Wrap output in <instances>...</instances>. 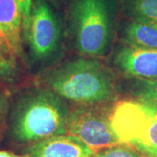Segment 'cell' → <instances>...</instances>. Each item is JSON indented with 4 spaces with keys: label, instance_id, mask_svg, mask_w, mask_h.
<instances>
[{
    "label": "cell",
    "instance_id": "obj_11",
    "mask_svg": "<svg viewBox=\"0 0 157 157\" xmlns=\"http://www.w3.org/2000/svg\"><path fill=\"white\" fill-rule=\"evenodd\" d=\"M118 3L128 20L157 28V0H118Z\"/></svg>",
    "mask_w": 157,
    "mask_h": 157
},
{
    "label": "cell",
    "instance_id": "obj_18",
    "mask_svg": "<svg viewBox=\"0 0 157 157\" xmlns=\"http://www.w3.org/2000/svg\"><path fill=\"white\" fill-rule=\"evenodd\" d=\"M0 157H29V155H16L8 151H0Z\"/></svg>",
    "mask_w": 157,
    "mask_h": 157
},
{
    "label": "cell",
    "instance_id": "obj_10",
    "mask_svg": "<svg viewBox=\"0 0 157 157\" xmlns=\"http://www.w3.org/2000/svg\"><path fill=\"white\" fill-rule=\"evenodd\" d=\"M124 45L148 50H157V28L146 24L128 20L121 32Z\"/></svg>",
    "mask_w": 157,
    "mask_h": 157
},
{
    "label": "cell",
    "instance_id": "obj_3",
    "mask_svg": "<svg viewBox=\"0 0 157 157\" xmlns=\"http://www.w3.org/2000/svg\"><path fill=\"white\" fill-rule=\"evenodd\" d=\"M114 0H73L70 28L74 47L87 58H100L109 52L114 35Z\"/></svg>",
    "mask_w": 157,
    "mask_h": 157
},
{
    "label": "cell",
    "instance_id": "obj_4",
    "mask_svg": "<svg viewBox=\"0 0 157 157\" xmlns=\"http://www.w3.org/2000/svg\"><path fill=\"white\" fill-rule=\"evenodd\" d=\"M112 126L120 143L144 157H157V107L137 99L114 103Z\"/></svg>",
    "mask_w": 157,
    "mask_h": 157
},
{
    "label": "cell",
    "instance_id": "obj_2",
    "mask_svg": "<svg viewBox=\"0 0 157 157\" xmlns=\"http://www.w3.org/2000/svg\"><path fill=\"white\" fill-rule=\"evenodd\" d=\"M45 87L65 101L81 105L113 104L117 101V76L95 58L80 57L62 63L46 73Z\"/></svg>",
    "mask_w": 157,
    "mask_h": 157
},
{
    "label": "cell",
    "instance_id": "obj_13",
    "mask_svg": "<svg viewBox=\"0 0 157 157\" xmlns=\"http://www.w3.org/2000/svg\"><path fill=\"white\" fill-rule=\"evenodd\" d=\"M17 78V62L0 55V82L11 84Z\"/></svg>",
    "mask_w": 157,
    "mask_h": 157
},
{
    "label": "cell",
    "instance_id": "obj_15",
    "mask_svg": "<svg viewBox=\"0 0 157 157\" xmlns=\"http://www.w3.org/2000/svg\"><path fill=\"white\" fill-rule=\"evenodd\" d=\"M10 107V99L6 90L0 87V129L6 124Z\"/></svg>",
    "mask_w": 157,
    "mask_h": 157
},
{
    "label": "cell",
    "instance_id": "obj_9",
    "mask_svg": "<svg viewBox=\"0 0 157 157\" xmlns=\"http://www.w3.org/2000/svg\"><path fill=\"white\" fill-rule=\"evenodd\" d=\"M0 32L15 56L22 58V14L17 0H0Z\"/></svg>",
    "mask_w": 157,
    "mask_h": 157
},
{
    "label": "cell",
    "instance_id": "obj_14",
    "mask_svg": "<svg viewBox=\"0 0 157 157\" xmlns=\"http://www.w3.org/2000/svg\"><path fill=\"white\" fill-rule=\"evenodd\" d=\"M94 157H144L129 147L119 144L95 154Z\"/></svg>",
    "mask_w": 157,
    "mask_h": 157
},
{
    "label": "cell",
    "instance_id": "obj_1",
    "mask_svg": "<svg viewBox=\"0 0 157 157\" xmlns=\"http://www.w3.org/2000/svg\"><path fill=\"white\" fill-rule=\"evenodd\" d=\"M71 111L67 101L49 88H26L10 101L9 135L17 144H30L66 135Z\"/></svg>",
    "mask_w": 157,
    "mask_h": 157
},
{
    "label": "cell",
    "instance_id": "obj_17",
    "mask_svg": "<svg viewBox=\"0 0 157 157\" xmlns=\"http://www.w3.org/2000/svg\"><path fill=\"white\" fill-rule=\"evenodd\" d=\"M33 0H17L21 14H22V24L28 17L31 8H32V5H33Z\"/></svg>",
    "mask_w": 157,
    "mask_h": 157
},
{
    "label": "cell",
    "instance_id": "obj_5",
    "mask_svg": "<svg viewBox=\"0 0 157 157\" xmlns=\"http://www.w3.org/2000/svg\"><path fill=\"white\" fill-rule=\"evenodd\" d=\"M23 38L33 65H45L55 59L61 46V27L46 0H33L22 24Z\"/></svg>",
    "mask_w": 157,
    "mask_h": 157
},
{
    "label": "cell",
    "instance_id": "obj_7",
    "mask_svg": "<svg viewBox=\"0 0 157 157\" xmlns=\"http://www.w3.org/2000/svg\"><path fill=\"white\" fill-rule=\"evenodd\" d=\"M112 62L124 75L140 79H157V50L121 44L113 53Z\"/></svg>",
    "mask_w": 157,
    "mask_h": 157
},
{
    "label": "cell",
    "instance_id": "obj_12",
    "mask_svg": "<svg viewBox=\"0 0 157 157\" xmlns=\"http://www.w3.org/2000/svg\"><path fill=\"white\" fill-rule=\"evenodd\" d=\"M132 92L135 99L146 101L157 107V79L137 78Z\"/></svg>",
    "mask_w": 157,
    "mask_h": 157
},
{
    "label": "cell",
    "instance_id": "obj_8",
    "mask_svg": "<svg viewBox=\"0 0 157 157\" xmlns=\"http://www.w3.org/2000/svg\"><path fill=\"white\" fill-rule=\"evenodd\" d=\"M29 157H94L95 151L72 135L52 136L34 143Z\"/></svg>",
    "mask_w": 157,
    "mask_h": 157
},
{
    "label": "cell",
    "instance_id": "obj_16",
    "mask_svg": "<svg viewBox=\"0 0 157 157\" xmlns=\"http://www.w3.org/2000/svg\"><path fill=\"white\" fill-rule=\"evenodd\" d=\"M0 55L6 58L7 59L17 62V57L15 56V54L11 51L1 32H0Z\"/></svg>",
    "mask_w": 157,
    "mask_h": 157
},
{
    "label": "cell",
    "instance_id": "obj_6",
    "mask_svg": "<svg viewBox=\"0 0 157 157\" xmlns=\"http://www.w3.org/2000/svg\"><path fill=\"white\" fill-rule=\"evenodd\" d=\"M113 105H81L72 109L67 133L94 151L121 144L112 126Z\"/></svg>",
    "mask_w": 157,
    "mask_h": 157
}]
</instances>
